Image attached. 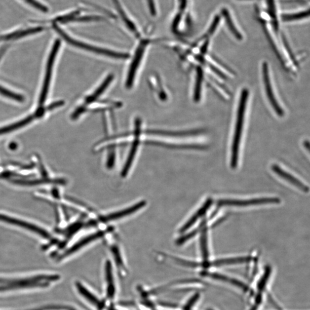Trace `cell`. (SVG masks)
Here are the masks:
<instances>
[{"label": "cell", "instance_id": "8", "mask_svg": "<svg viewBox=\"0 0 310 310\" xmlns=\"http://www.w3.org/2000/svg\"><path fill=\"white\" fill-rule=\"evenodd\" d=\"M112 2H113L116 13V14L114 15L115 19H119L121 22L123 23L125 27H126L129 31L134 34L136 37H139L140 33L137 25L127 8L120 0H112Z\"/></svg>", "mask_w": 310, "mask_h": 310}, {"label": "cell", "instance_id": "24", "mask_svg": "<svg viewBox=\"0 0 310 310\" xmlns=\"http://www.w3.org/2000/svg\"><path fill=\"white\" fill-rule=\"evenodd\" d=\"M306 14H308V10L301 11L297 12L290 13V14H284L282 16V20L285 22L294 21L303 19L306 17Z\"/></svg>", "mask_w": 310, "mask_h": 310}, {"label": "cell", "instance_id": "4", "mask_svg": "<svg viewBox=\"0 0 310 310\" xmlns=\"http://www.w3.org/2000/svg\"><path fill=\"white\" fill-rule=\"evenodd\" d=\"M54 27L56 30V31L58 32L60 34V36H61L64 40H65L68 43H70V45L79 47V48L91 51L93 52V53L109 56V57L118 59H127L129 57L128 54H121L120 53H116V52L102 49L101 48H99V47H97L88 45L87 43L75 41L74 40V38H72L67 35L65 32H64L62 30L58 27V25H56L55 24L54 25Z\"/></svg>", "mask_w": 310, "mask_h": 310}, {"label": "cell", "instance_id": "17", "mask_svg": "<svg viewBox=\"0 0 310 310\" xmlns=\"http://www.w3.org/2000/svg\"><path fill=\"white\" fill-rule=\"evenodd\" d=\"M213 203V201L212 198H208L201 208L180 228L179 230L180 234H183V232L188 230L189 228L195 225V223L198 220V219L203 217L206 212H208V210L212 206Z\"/></svg>", "mask_w": 310, "mask_h": 310}, {"label": "cell", "instance_id": "3", "mask_svg": "<svg viewBox=\"0 0 310 310\" xmlns=\"http://www.w3.org/2000/svg\"><path fill=\"white\" fill-rule=\"evenodd\" d=\"M103 296L107 304L110 306L117 298L119 290L113 266L110 260H107L103 270Z\"/></svg>", "mask_w": 310, "mask_h": 310}, {"label": "cell", "instance_id": "2", "mask_svg": "<svg viewBox=\"0 0 310 310\" xmlns=\"http://www.w3.org/2000/svg\"><path fill=\"white\" fill-rule=\"evenodd\" d=\"M58 275H42L26 279H0V292L23 288L46 287L50 282L59 281Z\"/></svg>", "mask_w": 310, "mask_h": 310}, {"label": "cell", "instance_id": "5", "mask_svg": "<svg viewBox=\"0 0 310 310\" xmlns=\"http://www.w3.org/2000/svg\"><path fill=\"white\" fill-rule=\"evenodd\" d=\"M75 287L79 294L93 310H107L109 307L104 298H101L96 291L90 289L80 282H75Z\"/></svg>", "mask_w": 310, "mask_h": 310}, {"label": "cell", "instance_id": "12", "mask_svg": "<svg viewBox=\"0 0 310 310\" xmlns=\"http://www.w3.org/2000/svg\"><path fill=\"white\" fill-rule=\"evenodd\" d=\"M145 205V201L138 202V203L135 204L134 205L129 206L126 209L119 210L117 211V212L108 214L102 215V216L99 219V221L102 223H107L119 220V219L129 216V215L138 212V211L144 208Z\"/></svg>", "mask_w": 310, "mask_h": 310}, {"label": "cell", "instance_id": "29", "mask_svg": "<svg viewBox=\"0 0 310 310\" xmlns=\"http://www.w3.org/2000/svg\"><path fill=\"white\" fill-rule=\"evenodd\" d=\"M304 146H305V148H306L308 150H309V142L308 141L304 142Z\"/></svg>", "mask_w": 310, "mask_h": 310}, {"label": "cell", "instance_id": "15", "mask_svg": "<svg viewBox=\"0 0 310 310\" xmlns=\"http://www.w3.org/2000/svg\"><path fill=\"white\" fill-rule=\"evenodd\" d=\"M105 234V231H101L95 232V234L90 235L88 237H86V238L82 240L80 242L77 243L72 247L67 250V251L64 252L63 255L60 256L59 259H62V258H65L72 255L79 251V250L86 247V245L91 244L94 241H96L98 239H100L102 238L103 236Z\"/></svg>", "mask_w": 310, "mask_h": 310}, {"label": "cell", "instance_id": "14", "mask_svg": "<svg viewBox=\"0 0 310 310\" xmlns=\"http://www.w3.org/2000/svg\"><path fill=\"white\" fill-rule=\"evenodd\" d=\"M113 79V76H109L107 78V79L104 81V83L100 86V88H98L95 92L91 95V96H89L87 98H86V101L84 103V104L83 106H81L79 107L73 113L72 115V119H76L79 117V116L84 113L85 111L86 107L90 103H92L94 100H96V99L100 97L101 94L105 91V90L106 89L107 86L110 84L111 81Z\"/></svg>", "mask_w": 310, "mask_h": 310}, {"label": "cell", "instance_id": "11", "mask_svg": "<svg viewBox=\"0 0 310 310\" xmlns=\"http://www.w3.org/2000/svg\"><path fill=\"white\" fill-rule=\"evenodd\" d=\"M148 44L149 41L143 40L140 42L139 46L137 47L134 59L132 60L128 74L126 83L128 88H131L132 86L137 69L139 68L142 58H143L146 47Z\"/></svg>", "mask_w": 310, "mask_h": 310}, {"label": "cell", "instance_id": "7", "mask_svg": "<svg viewBox=\"0 0 310 310\" xmlns=\"http://www.w3.org/2000/svg\"><path fill=\"white\" fill-rule=\"evenodd\" d=\"M269 71L268 64L265 62L263 63L262 66V75L266 96L268 97L270 104L273 107L276 113L279 116H282L284 114V111L281 106L280 105L279 102H278L277 97H276Z\"/></svg>", "mask_w": 310, "mask_h": 310}, {"label": "cell", "instance_id": "19", "mask_svg": "<svg viewBox=\"0 0 310 310\" xmlns=\"http://www.w3.org/2000/svg\"><path fill=\"white\" fill-rule=\"evenodd\" d=\"M139 145V140L136 139L133 141L132 147L127 158V160L126 163H125L123 170L122 171V176L123 177H126L128 174L129 171H130L133 161L135 160Z\"/></svg>", "mask_w": 310, "mask_h": 310}, {"label": "cell", "instance_id": "13", "mask_svg": "<svg viewBox=\"0 0 310 310\" xmlns=\"http://www.w3.org/2000/svg\"><path fill=\"white\" fill-rule=\"evenodd\" d=\"M47 110H49L48 106L47 107H40L36 110L35 113L28 116L27 118L21 120L19 122L12 124L10 126L0 128V135L14 131L17 130V129L27 126L28 124L31 123L33 120L42 117Z\"/></svg>", "mask_w": 310, "mask_h": 310}, {"label": "cell", "instance_id": "18", "mask_svg": "<svg viewBox=\"0 0 310 310\" xmlns=\"http://www.w3.org/2000/svg\"><path fill=\"white\" fill-rule=\"evenodd\" d=\"M251 260V257L249 256H244V257H231L222 258V259H219L215 260L209 263L203 264L204 266H209L210 265L220 266L223 265H234L237 264L245 263V262H248Z\"/></svg>", "mask_w": 310, "mask_h": 310}, {"label": "cell", "instance_id": "25", "mask_svg": "<svg viewBox=\"0 0 310 310\" xmlns=\"http://www.w3.org/2000/svg\"><path fill=\"white\" fill-rule=\"evenodd\" d=\"M0 94L3 95V96L7 97L12 99L16 101L23 102L24 100L23 96H20L18 94H16L14 92L9 91L5 88L1 87L0 86Z\"/></svg>", "mask_w": 310, "mask_h": 310}, {"label": "cell", "instance_id": "6", "mask_svg": "<svg viewBox=\"0 0 310 310\" xmlns=\"http://www.w3.org/2000/svg\"><path fill=\"white\" fill-rule=\"evenodd\" d=\"M60 41L59 40L56 41L49 55L48 62H47V64L44 83H43L40 98V107H42V106L45 104L46 101L47 94H48V92L49 91L52 74H53L54 64L55 61L56 57H57L58 51L60 49Z\"/></svg>", "mask_w": 310, "mask_h": 310}, {"label": "cell", "instance_id": "20", "mask_svg": "<svg viewBox=\"0 0 310 310\" xmlns=\"http://www.w3.org/2000/svg\"><path fill=\"white\" fill-rule=\"evenodd\" d=\"M42 30V27H36L29 29L27 30H25V31L16 32L14 33L8 34V35L0 37V41H9L11 40H16V38H19L25 36H27L28 35V34L41 32Z\"/></svg>", "mask_w": 310, "mask_h": 310}, {"label": "cell", "instance_id": "1", "mask_svg": "<svg viewBox=\"0 0 310 310\" xmlns=\"http://www.w3.org/2000/svg\"><path fill=\"white\" fill-rule=\"evenodd\" d=\"M249 94L248 90L244 89L240 95L231 147L230 167L232 169H235L238 166L240 145L244 130Z\"/></svg>", "mask_w": 310, "mask_h": 310}, {"label": "cell", "instance_id": "22", "mask_svg": "<svg viewBox=\"0 0 310 310\" xmlns=\"http://www.w3.org/2000/svg\"><path fill=\"white\" fill-rule=\"evenodd\" d=\"M201 249L202 257L204 259L207 260L209 258V250L208 243V232H207V228L202 231L200 239Z\"/></svg>", "mask_w": 310, "mask_h": 310}, {"label": "cell", "instance_id": "16", "mask_svg": "<svg viewBox=\"0 0 310 310\" xmlns=\"http://www.w3.org/2000/svg\"><path fill=\"white\" fill-rule=\"evenodd\" d=\"M271 169L275 172V174L281 176L282 178L294 185V186L301 189V190L305 192H308L309 188L307 186H305L300 180L296 178L295 176L288 173L286 171L281 169V167L277 165H273L271 166Z\"/></svg>", "mask_w": 310, "mask_h": 310}, {"label": "cell", "instance_id": "10", "mask_svg": "<svg viewBox=\"0 0 310 310\" xmlns=\"http://www.w3.org/2000/svg\"><path fill=\"white\" fill-rule=\"evenodd\" d=\"M190 2L191 0H175L176 13L172 23V28L174 32H178L181 24L184 21L186 24L190 21Z\"/></svg>", "mask_w": 310, "mask_h": 310}, {"label": "cell", "instance_id": "9", "mask_svg": "<svg viewBox=\"0 0 310 310\" xmlns=\"http://www.w3.org/2000/svg\"><path fill=\"white\" fill-rule=\"evenodd\" d=\"M280 202H281V200L277 197H264L247 200H220L217 202V205L218 207H247L269 204H279Z\"/></svg>", "mask_w": 310, "mask_h": 310}, {"label": "cell", "instance_id": "21", "mask_svg": "<svg viewBox=\"0 0 310 310\" xmlns=\"http://www.w3.org/2000/svg\"><path fill=\"white\" fill-rule=\"evenodd\" d=\"M204 276H208V277H210L215 279L219 280V281L229 282V283L234 284V285L238 286L239 288H241V289L244 291H247L248 289V287L246 285H245V284L242 282L237 281V280L230 279L229 278L224 277V276L219 274H209L206 273H204Z\"/></svg>", "mask_w": 310, "mask_h": 310}, {"label": "cell", "instance_id": "28", "mask_svg": "<svg viewBox=\"0 0 310 310\" xmlns=\"http://www.w3.org/2000/svg\"><path fill=\"white\" fill-rule=\"evenodd\" d=\"M62 309V307H60V306H47V307H42V308H35V309H29V310H54V309Z\"/></svg>", "mask_w": 310, "mask_h": 310}, {"label": "cell", "instance_id": "27", "mask_svg": "<svg viewBox=\"0 0 310 310\" xmlns=\"http://www.w3.org/2000/svg\"><path fill=\"white\" fill-rule=\"evenodd\" d=\"M28 4H31L34 7L38 9V10H41L43 12H47L48 11V8L42 5V4L37 2L36 0H25Z\"/></svg>", "mask_w": 310, "mask_h": 310}, {"label": "cell", "instance_id": "30", "mask_svg": "<svg viewBox=\"0 0 310 310\" xmlns=\"http://www.w3.org/2000/svg\"><path fill=\"white\" fill-rule=\"evenodd\" d=\"M69 310H76V309H69Z\"/></svg>", "mask_w": 310, "mask_h": 310}, {"label": "cell", "instance_id": "23", "mask_svg": "<svg viewBox=\"0 0 310 310\" xmlns=\"http://www.w3.org/2000/svg\"><path fill=\"white\" fill-rule=\"evenodd\" d=\"M146 11L150 16L156 17L159 15V5L158 0H143Z\"/></svg>", "mask_w": 310, "mask_h": 310}, {"label": "cell", "instance_id": "26", "mask_svg": "<svg viewBox=\"0 0 310 310\" xmlns=\"http://www.w3.org/2000/svg\"><path fill=\"white\" fill-rule=\"evenodd\" d=\"M198 298H199V295L197 294L193 295L190 299L188 300L187 303L184 305L182 310H191L193 304L197 302Z\"/></svg>", "mask_w": 310, "mask_h": 310}]
</instances>
